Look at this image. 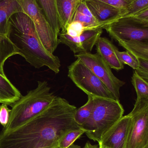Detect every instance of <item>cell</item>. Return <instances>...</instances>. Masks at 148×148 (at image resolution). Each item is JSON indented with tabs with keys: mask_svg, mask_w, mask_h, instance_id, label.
I'll return each instance as SVG.
<instances>
[{
	"mask_svg": "<svg viewBox=\"0 0 148 148\" xmlns=\"http://www.w3.org/2000/svg\"><path fill=\"white\" fill-rule=\"evenodd\" d=\"M96 46L97 53L110 68L118 71L124 69V64L118 60L116 54L115 50L116 47L107 38L101 36Z\"/></svg>",
	"mask_w": 148,
	"mask_h": 148,
	"instance_id": "4fadbf2b",
	"label": "cell"
},
{
	"mask_svg": "<svg viewBox=\"0 0 148 148\" xmlns=\"http://www.w3.org/2000/svg\"><path fill=\"white\" fill-rule=\"evenodd\" d=\"M68 148H81V147L80 146H78V145H76V144L73 143Z\"/></svg>",
	"mask_w": 148,
	"mask_h": 148,
	"instance_id": "1f68e13d",
	"label": "cell"
},
{
	"mask_svg": "<svg viewBox=\"0 0 148 148\" xmlns=\"http://www.w3.org/2000/svg\"><path fill=\"white\" fill-rule=\"evenodd\" d=\"M88 101L83 106L77 109L74 114V120L80 127L82 126L90 117L94 106L93 97L88 96Z\"/></svg>",
	"mask_w": 148,
	"mask_h": 148,
	"instance_id": "ffe728a7",
	"label": "cell"
},
{
	"mask_svg": "<svg viewBox=\"0 0 148 148\" xmlns=\"http://www.w3.org/2000/svg\"><path fill=\"white\" fill-rule=\"evenodd\" d=\"M77 108L56 96L39 114L14 130L0 132V148H57L62 137L80 129L74 114Z\"/></svg>",
	"mask_w": 148,
	"mask_h": 148,
	"instance_id": "6da1fadb",
	"label": "cell"
},
{
	"mask_svg": "<svg viewBox=\"0 0 148 148\" xmlns=\"http://www.w3.org/2000/svg\"><path fill=\"white\" fill-rule=\"evenodd\" d=\"M138 59L139 67L134 71L137 75L144 79L146 82L148 81V60Z\"/></svg>",
	"mask_w": 148,
	"mask_h": 148,
	"instance_id": "83f0119b",
	"label": "cell"
},
{
	"mask_svg": "<svg viewBox=\"0 0 148 148\" xmlns=\"http://www.w3.org/2000/svg\"><path fill=\"white\" fill-rule=\"evenodd\" d=\"M132 84L137 95L136 101L148 100V82L139 76L134 71L132 77Z\"/></svg>",
	"mask_w": 148,
	"mask_h": 148,
	"instance_id": "44dd1931",
	"label": "cell"
},
{
	"mask_svg": "<svg viewBox=\"0 0 148 148\" xmlns=\"http://www.w3.org/2000/svg\"><path fill=\"white\" fill-rule=\"evenodd\" d=\"M118 42L136 58L148 60V42L129 40L120 41Z\"/></svg>",
	"mask_w": 148,
	"mask_h": 148,
	"instance_id": "d6986e66",
	"label": "cell"
},
{
	"mask_svg": "<svg viewBox=\"0 0 148 148\" xmlns=\"http://www.w3.org/2000/svg\"><path fill=\"white\" fill-rule=\"evenodd\" d=\"M115 51L118 60L123 64L128 65L134 70L138 69L139 67L138 59L134 55L127 51L120 52L117 47L116 48Z\"/></svg>",
	"mask_w": 148,
	"mask_h": 148,
	"instance_id": "cb8c5ba5",
	"label": "cell"
},
{
	"mask_svg": "<svg viewBox=\"0 0 148 148\" xmlns=\"http://www.w3.org/2000/svg\"><path fill=\"white\" fill-rule=\"evenodd\" d=\"M19 12L23 11L17 0H0V35L8 36L10 18Z\"/></svg>",
	"mask_w": 148,
	"mask_h": 148,
	"instance_id": "9a60e30c",
	"label": "cell"
},
{
	"mask_svg": "<svg viewBox=\"0 0 148 148\" xmlns=\"http://www.w3.org/2000/svg\"><path fill=\"white\" fill-rule=\"evenodd\" d=\"M8 36L22 56L36 69L47 66L55 73L60 72L61 62L57 56L48 52L41 42L30 17L24 12L12 15L9 20Z\"/></svg>",
	"mask_w": 148,
	"mask_h": 148,
	"instance_id": "7a4b0ae2",
	"label": "cell"
},
{
	"mask_svg": "<svg viewBox=\"0 0 148 148\" xmlns=\"http://www.w3.org/2000/svg\"><path fill=\"white\" fill-rule=\"evenodd\" d=\"M147 8H148V0H133L125 10L122 17L132 15Z\"/></svg>",
	"mask_w": 148,
	"mask_h": 148,
	"instance_id": "d4e9b609",
	"label": "cell"
},
{
	"mask_svg": "<svg viewBox=\"0 0 148 148\" xmlns=\"http://www.w3.org/2000/svg\"><path fill=\"white\" fill-rule=\"evenodd\" d=\"M114 8L125 11L133 0H96Z\"/></svg>",
	"mask_w": 148,
	"mask_h": 148,
	"instance_id": "f1b7e54d",
	"label": "cell"
},
{
	"mask_svg": "<svg viewBox=\"0 0 148 148\" xmlns=\"http://www.w3.org/2000/svg\"><path fill=\"white\" fill-rule=\"evenodd\" d=\"M86 31L82 23L77 21H73L67 27L65 34L71 37H75L81 36Z\"/></svg>",
	"mask_w": 148,
	"mask_h": 148,
	"instance_id": "484cf974",
	"label": "cell"
},
{
	"mask_svg": "<svg viewBox=\"0 0 148 148\" xmlns=\"http://www.w3.org/2000/svg\"><path fill=\"white\" fill-rule=\"evenodd\" d=\"M99 145H93L89 142H87L83 148H98Z\"/></svg>",
	"mask_w": 148,
	"mask_h": 148,
	"instance_id": "4dcf8cb0",
	"label": "cell"
},
{
	"mask_svg": "<svg viewBox=\"0 0 148 148\" xmlns=\"http://www.w3.org/2000/svg\"><path fill=\"white\" fill-rule=\"evenodd\" d=\"M11 110L8 108V105L2 103L0 106V124L3 127H6L9 120Z\"/></svg>",
	"mask_w": 148,
	"mask_h": 148,
	"instance_id": "f546056e",
	"label": "cell"
},
{
	"mask_svg": "<svg viewBox=\"0 0 148 148\" xmlns=\"http://www.w3.org/2000/svg\"><path fill=\"white\" fill-rule=\"evenodd\" d=\"M102 33V29L87 30L80 36L73 37L65 33H60L58 39L60 43L67 45L75 54L90 53Z\"/></svg>",
	"mask_w": 148,
	"mask_h": 148,
	"instance_id": "30bf717a",
	"label": "cell"
},
{
	"mask_svg": "<svg viewBox=\"0 0 148 148\" xmlns=\"http://www.w3.org/2000/svg\"><path fill=\"white\" fill-rule=\"evenodd\" d=\"M56 10L61 27V32L65 33L79 4L83 0H56Z\"/></svg>",
	"mask_w": 148,
	"mask_h": 148,
	"instance_id": "5bb4252c",
	"label": "cell"
},
{
	"mask_svg": "<svg viewBox=\"0 0 148 148\" xmlns=\"http://www.w3.org/2000/svg\"><path fill=\"white\" fill-rule=\"evenodd\" d=\"M123 17H128L136 23L148 27V8L132 15Z\"/></svg>",
	"mask_w": 148,
	"mask_h": 148,
	"instance_id": "4316f807",
	"label": "cell"
},
{
	"mask_svg": "<svg viewBox=\"0 0 148 148\" xmlns=\"http://www.w3.org/2000/svg\"><path fill=\"white\" fill-rule=\"evenodd\" d=\"M56 96L50 92L47 82L38 81L35 89L22 96L11 105L8 122L1 132L14 130L36 116L50 105Z\"/></svg>",
	"mask_w": 148,
	"mask_h": 148,
	"instance_id": "3957f363",
	"label": "cell"
},
{
	"mask_svg": "<svg viewBox=\"0 0 148 148\" xmlns=\"http://www.w3.org/2000/svg\"><path fill=\"white\" fill-rule=\"evenodd\" d=\"M74 56L80 59L103 82L116 100H120V90L125 82L114 75L110 67L97 53H80Z\"/></svg>",
	"mask_w": 148,
	"mask_h": 148,
	"instance_id": "ba28073f",
	"label": "cell"
},
{
	"mask_svg": "<svg viewBox=\"0 0 148 148\" xmlns=\"http://www.w3.org/2000/svg\"><path fill=\"white\" fill-rule=\"evenodd\" d=\"M125 148H148V101L136 102Z\"/></svg>",
	"mask_w": 148,
	"mask_h": 148,
	"instance_id": "52a82bcc",
	"label": "cell"
},
{
	"mask_svg": "<svg viewBox=\"0 0 148 148\" xmlns=\"http://www.w3.org/2000/svg\"><path fill=\"white\" fill-rule=\"evenodd\" d=\"M50 148V147H47V148Z\"/></svg>",
	"mask_w": 148,
	"mask_h": 148,
	"instance_id": "836d02e7",
	"label": "cell"
},
{
	"mask_svg": "<svg viewBox=\"0 0 148 148\" xmlns=\"http://www.w3.org/2000/svg\"><path fill=\"white\" fill-rule=\"evenodd\" d=\"M131 123L129 116H123L102 136L99 144L108 148H125Z\"/></svg>",
	"mask_w": 148,
	"mask_h": 148,
	"instance_id": "8fae6325",
	"label": "cell"
},
{
	"mask_svg": "<svg viewBox=\"0 0 148 148\" xmlns=\"http://www.w3.org/2000/svg\"><path fill=\"white\" fill-rule=\"evenodd\" d=\"M94 106L92 114L81 128L90 140L101 142L102 136L123 116V106L120 100L93 97Z\"/></svg>",
	"mask_w": 148,
	"mask_h": 148,
	"instance_id": "277c9868",
	"label": "cell"
},
{
	"mask_svg": "<svg viewBox=\"0 0 148 148\" xmlns=\"http://www.w3.org/2000/svg\"><path fill=\"white\" fill-rule=\"evenodd\" d=\"M68 76L88 96L116 99L105 84L80 59L68 66Z\"/></svg>",
	"mask_w": 148,
	"mask_h": 148,
	"instance_id": "5b68a950",
	"label": "cell"
},
{
	"mask_svg": "<svg viewBox=\"0 0 148 148\" xmlns=\"http://www.w3.org/2000/svg\"><path fill=\"white\" fill-rule=\"evenodd\" d=\"M73 21H77L82 23L87 30L103 29L106 24L98 21L94 16L83 14L78 11H76Z\"/></svg>",
	"mask_w": 148,
	"mask_h": 148,
	"instance_id": "7402d4cb",
	"label": "cell"
},
{
	"mask_svg": "<svg viewBox=\"0 0 148 148\" xmlns=\"http://www.w3.org/2000/svg\"><path fill=\"white\" fill-rule=\"evenodd\" d=\"M108 148L107 147L103 146V145H101V144H99V148Z\"/></svg>",
	"mask_w": 148,
	"mask_h": 148,
	"instance_id": "d6a6232c",
	"label": "cell"
},
{
	"mask_svg": "<svg viewBox=\"0 0 148 148\" xmlns=\"http://www.w3.org/2000/svg\"><path fill=\"white\" fill-rule=\"evenodd\" d=\"M94 17L106 26L124 16L125 11L96 0H84Z\"/></svg>",
	"mask_w": 148,
	"mask_h": 148,
	"instance_id": "7c38bea8",
	"label": "cell"
},
{
	"mask_svg": "<svg viewBox=\"0 0 148 148\" xmlns=\"http://www.w3.org/2000/svg\"><path fill=\"white\" fill-rule=\"evenodd\" d=\"M110 37L117 42L140 40L148 42V27L128 17H121L103 27Z\"/></svg>",
	"mask_w": 148,
	"mask_h": 148,
	"instance_id": "9c48e42d",
	"label": "cell"
},
{
	"mask_svg": "<svg viewBox=\"0 0 148 148\" xmlns=\"http://www.w3.org/2000/svg\"><path fill=\"white\" fill-rule=\"evenodd\" d=\"M32 20L37 35L46 50L53 54L60 44L58 35L54 31L35 0H17Z\"/></svg>",
	"mask_w": 148,
	"mask_h": 148,
	"instance_id": "8992f818",
	"label": "cell"
},
{
	"mask_svg": "<svg viewBox=\"0 0 148 148\" xmlns=\"http://www.w3.org/2000/svg\"><path fill=\"white\" fill-rule=\"evenodd\" d=\"M22 95L6 76L0 75V103L11 106Z\"/></svg>",
	"mask_w": 148,
	"mask_h": 148,
	"instance_id": "2e32d148",
	"label": "cell"
},
{
	"mask_svg": "<svg viewBox=\"0 0 148 148\" xmlns=\"http://www.w3.org/2000/svg\"><path fill=\"white\" fill-rule=\"evenodd\" d=\"M19 52L15 45L7 36L0 35V75L6 76L3 70L5 61Z\"/></svg>",
	"mask_w": 148,
	"mask_h": 148,
	"instance_id": "ac0fdd59",
	"label": "cell"
},
{
	"mask_svg": "<svg viewBox=\"0 0 148 148\" xmlns=\"http://www.w3.org/2000/svg\"><path fill=\"white\" fill-rule=\"evenodd\" d=\"M84 129L80 128L78 129L69 131L63 136L59 141L58 148H68L79 139L83 134H85Z\"/></svg>",
	"mask_w": 148,
	"mask_h": 148,
	"instance_id": "603a6c76",
	"label": "cell"
},
{
	"mask_svg": "<svg viewBox=\"0 0 148 148\" xmlns=\"http://www.w3.org/2000/svg\"><path fill=\"white\" fill-rule=\"evenodd\" d=\"M55 33L59 35L61 27L56 0H35Z\"/></svg>",
	"mask_w": 148,
	"mask_h": 148,
	"instance_id": "e0dca14e",
	"label": "cell"
}]
</instances>
